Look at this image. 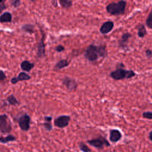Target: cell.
<instances>
[{
	"instance_id": "277c9868",
	"label": "cell",
	"mask_w": 152,
	"mask_h": 152,
	"mask_svg": "<svg viewBox=\"0 0 152 152\" xmlns=\"http://www.w3.org/2000/svg\"><path fill=\"white\" fill-rule=\"evenodd\" d=\"M12 131L11 122L7 114L0 115V132L10 134Z\"/></svg>"
},
{
	"instance_id": "5bb4252c",
	"label": "cell",
	"mask_w": 152,
	"mask_h": 152,
	"mask_svg": "<svg viewBox=\"0 0 152 152\" xmlns=\"http://www.w3.org/2000/svg\"><path fill=\"white\" fill-rule=\"evenodd\" d=\"M34 66V64L31 63L28 61L25 60L21 62L20 64V67L21 69L24 72H30Z\"/></svg>"
},
{
	"instance_id": "44dd1931",
	"label": "cell",
	"mask_w": 152,
	"mask_h": 152,
	"mask_svg": "<svg viewBox=\"0 0 152 152\" xmlns=\"http://www.w3.org/2000/svg\"><path fill=\"white\" fill-rule=\"evenodd\" d=\"M21 30L29 34H33L34 33V26L31 24H25L21 26Z\"/></svg>"
},
{
	"instance_id": "1f68e13d",
	"label": "cell",
	"mask_w": 152,
	"mask_h": 152,
	"mask_svg": "<svg viewBox=\"0 0 152 152\" xmlns=\"http://www.w3.org/2000/svg\"><path fill=\"white\" fill-rule=\"evenodd\" d=\"M52 5H53V6L57 7V1H53L52 2Z\"/></svg>"
},
{
	"instance_id": "ffe728a7",
	"label": "cell",
	"mask_w": 152,
	"mask_h": 152,
	"mask_svg": "<svg viewBox=\"0 0 152 152\" xmlns=\"http://www.w3.org/2000/svg\"><path fill=\"white\" fill-rule=\"evenodd\" d=\"M7 101L10 105H12V106H17L20 104V102L12 94L7 97Z\"/></svg>"
},
{
	"instance_id": "2e32d148",
	"label": "cell",
	"mask_w": 152,
	"mask_h": 152,
	"mask_svg": "<svg viewBox=\"0 0 152 152\" xmlns=\"http://www.w3.org/2000/svg\"><path fill=\"white\" fill-rule=\"evenodd\" d=\"M12 16L11 12H5L0 15V23H11L12 21Z\"/></svg>"
},
{
	"instance_id": "d6986e66",
	"label": "cell",
	"mask_w": 152,
	"mask_h": 152,
	"mask_svg": "<svg viewBox=\"0 0 152 152\" xmlns=\"http://www.w3.org/2000/svg\"><path fill=\"white\" fill-rule=\"evenodd\" d=\"M137 30H138L137 34L139 37L143 38L145 36L147 35V30H146V28H145V26L144 24H140L138 26Z\"/></svg>"
},
{
	"instance_id": "6da1fadb",
	"label": "cell",
	"mask_w": 152,
	"mask_h": 152,
	"mask_svg": "<svg viewBox=\"0 0 152 152\" xmlns=\"http://www.w3.org/2000/svg\"><path fill=\"white\" fill-rule=\"evenodd\" d=\"M108 52L104 45H95L91 44L86 49L84 56L90 62H95L100 58H104L107 56Z\"/></svg>"
},
{
	"instance_id": "ba28073f",
	"label": "cell",
	"mask_w": 152,
	"mask_h": 152,
	"mask_svg": "<svg viewBox=\"0 0 152 152\" xmlns=\"http://www.w3.org/2000/svg\"><path fill=\"white\" fill-rule=\"evenodd\" d=\"M41 32H42V37L39 42H38L37 46V56L39 58H42L44 57L45 55V38H46V35L45 33H44L43 31H42V28L40 29Z\"/></svg>"
},
{
	"instance_id": "cb8c5ba5",
	"label": "cell",
	"mask_w": 152,
	"mask_h": 152,
	"mask_svg": "<svg viewBox=\"0 0 152 152\" xmlns=\"http://www.w3.org/2000/svg\"><path fill=\"white\" fill-rule=\"evenodd\" d=\"M145 24L148 28L152 30V8L146 18Z\"/></svg>"
},
{
	"instance_id": "8992f818",
	"label": "cell",
	"mask_w": 152,
	"mask_h": 152,
	"mask_svg": "<svg viewBox=\"0 0 152 152\" xmlns=\"http://www.w3.org/2000/svg\"><path fill=\"white\" fill-rule=\"evenodd\" d=\"M17 122L18 124L19 127L23 131H28L30 128L31 118L27 113H23L18 117Z\"/></svg>"
},
{
	"instance_id": "4dcf8cb0",
	"label": "cell",
	"mask_w": 152,
	"mask_h": 152,
	"mask_svg": "<svg viewBox=\"0 0 152 152\" xmlns=\"http://www.w3.org/2000/svg\"><path fill=\"white\" fill-rule=\"evenodd\" d=\"M148 138L150 140V141H151L152 142V131H151L150 132H149V134H148Z\"/></svg>"
},
{
	"instance_id": "e0dca14e",
	"label": "cell",
	"mask_w": 152,
	"mask_h": 152,
	"mask_svg": "<svg viewBox=\"0 0 152 152\" xmlns=\"http://www.w3.org/2000/svg\"><path fill=\"white\" fill-rule=\"evenodd\" d=\"M52 120V118L51 116H46L44 117V122L43 123V126L48 131H50L53 128L52 124L51 123Z\"/></svg>"
},
{
	"instance_id": "7402d4cb",
	"label": "cell",
	"mask_w": 152,
	"mask_h": 152,
	"mask_svg": "<svg viewBox=\"0 0 152 152\" xmlns=\"http://www.w3.org/2000/svg\"><path fill=\"white\" fill-rule=\"evenodd\" d=\"M59 3L60 5L64 8H69L72 5V1L69 0H59Z\"/></svg>"
},
{
	"instance_id": "9a60e30c",
	"label": "cell",
	"mask_w": 152,
	"mask_h": 152,
	"mask_svg": "<svg viewBox=\"0 0 152 152\" xmlns=\"http://www.w3.org/2000/svg\"><path fill=\"white\" fill-rule=\"evenodd\" d=\"M70 64V61H68L67 59H61L59 60L54 66L53 69L55 71H58L62 68H64L68 66Z\"/></svg>"
},
{
	"instance_id": "30bf717a",
	"label": "cell",
	"mask_w": 152,
	"mask_h": 152,
	"mask_svg": "<svg viewBox=\"0 0 152 152\" xmlns=\"http://www.w3.org/2000/svg\"><path fill=\"white\" fill-rule=\"evenodd\" d=\"M132 37V35L131 33L126 32L124 33L121 38L118 40V46L119 48L124 49V50H126L128 49V43L129 39Z\"/></svg>"
},
{
	"instance_id": "83f0119b",
	"label": "cell",
	"mask_w": 152,
	"mask_h": 152,
	"mask_svg": "<svg viewBox=\"0 0 152 152\" xmlns=\"http://www.w3.org/2000/svg\"><path fill=\"white\" fill-rule=\"evenodd\" d=\"M7 8V5L4 1H0V13Z\"/></svg>"
},
{
	"instance_id": "f1b7e54d",
	"label": "cell",
	"mask_w": 152,
	"mask_h": 152,
	"mask_svg": "<svg viewBox=\"0 0 152 152\" xmlns=\"http://www.w3.org/2000/svg\"><path fill=\"white\" fill-rule=\"evenodd\" d=\"M6 77L7 76L5 72L4 71L0 69V81H4L5 79H6Z\"/></svg>"
},
{
	"instance_id": "9c48e42d",
	"label": "cell",
	"mask_w": 152,
	"mask_h": 152,
	"mask_svg": "<svg viewBox=\"0 0 152 152\" xmlns=\"http://www.w3.org/2000/svg\"><path fill=\"white\" fill-rule=\"evenodd\" d=\"M62 84L67 88V90L70 91L75 90L78 87V83L76 80L68 76H65L62 78Z\"/></svg>"
},
{
	"instance_id": "f546056e",
	"label": "cell",
	"mask_w": 152,
	"mask_h": 152,
	"mask_svg": "<svg viewBox=\"0 0 152 152\" xmlns=\"http://www.w3.org/2000/svg\"><path fill=\"white\" fill-rule=\"evenodd\" d=\"M145 54L146 57H147L148 58H151L152 57V51L149 49H147L145 51Z\"/></svg>"
},
{
	"instance_id": "5b68a950",
	"label": "cell",
	"mask_w": 152,
	"mask_h": 152,
	"mask_svg": "<svg viewBox=\"0 0 152 152\" xmlns=\"http://www.w3.org/2000/svg\"><path fill=\"white\" fill-rule=\"evenodd\" d=\"M87 142L89 145L99 150H102L104 147H109L110 145L109 142L102 136L87 140Z\"/></svg>"
},
{
	"instance_id": "3957f363",
	"label": "cell",
	"mask_w": 152,
	"mask_h": 152,
	"mask_svg": "<svg viewBox=\"0 0 152 152\" xmlns=\"http://www.w3.org/2000/svg\"><path fill=\"white\" fill-rule=\"evenodd\" d=\"M135 75H137V74L134 71L128 70L124 68H116L110 73V77L117 81L129 79L134 77Z\"/></svg>"
},
{
	"instance_id": "484cf974",
	"label": "cell",
	"mask_w": 152,
	"mask_h": 152,
	"mask_svg": "<svg viewBox=\"0 0 152 152\" xmlns=\"http://www.w3.org/2000/svg\"><path fill=\"white\" fill-rule=\"evenodd\" d=\"M142 115L144 118L148 119H152V112H143Z\"/></svg>"
},
{
	"instance_id": "d4e9b609",
	"label": "cell",
	"mask_w": 152,
	"mask_h": 152,
	"mask_svg": "<svg viewBox=\"0 0 152 152\" xmlns=\"http://www.w3.org/2000/svg\"><path fill=\"white\" fill-rule=\"evenodd\" d=\"M21 1L20 0H12L10 1V4L11 5L14 7V8H17L18 7L20 4H21Z\"/></svg>"
},
{
	"instance_id": "4fadbf2b",
	"label": "cell",
	"mask_w": 152,
	"mask_h": 152,
	"mask_svg": "<svg viewBox=\"0 0 152 152\" xmlns=\"http://www.w3.org/2000/svg\"><path fill=\"white\" fill-rule=\"evenodd\" d=\"M122 134L117 129H112L109 131V140L112 142H117L122 138Z\"/></svg>"
},
{
	"instance_id": "7c38bea8",
	"label": "cell",
	"mask_w": 152,
	"mask_h": 152,
	"mask_svg": "<svg viewBox=\"0 0 152 152\" xmlns=\"http://www.w3.org/2000/svg\"><path fill=\"white\" fill-rule=\"evenodd\" d=\"M30 79H31V76L30 75H28V74H27L24 71H22L18 74L17 77H12L11 79V83L12 84H15L19 81H27Z\"/></svg>"
},
{
	"instance_id": "603a6c76",
	"label": "cell",
	"mask_w": 152,
	"mask_h": 152,
	"mask_svg": "<svg viewBox=\"0 0 152 152\" xmlns=\"http://www.w3.org/2000/svg\"><path fill=\"white\" fill-rule=\"evenodd\" d=\"M78 148L82 152H91V150L83 142H79Z\"/></svg>"
},
{
	"instance_id": "8fae6325",
	"label": "cell",
	"mask_w": 152,
	"mask_h": 152,
	"mask_svg": "<svg viewBox=\"0 0 152 152\" xmlns=\"http://www.w3.org/2000/svg\"><path fill=\"white\" fill-rule=\"evenodd\" d=\"M114 27V23L112 21L104 22L100 27L99 31L102 34H107L110 33Z\"/></svg>"
},
{
	"instance_id": "ac0fdd59",
	"label": "cell",
	"mask_w": 152,
	"mask_h": 152,
	"mask_svg": "<svg viewBox=\"0 0 152 152\" xmlns=\"http://www.w3.org/2000/svg\"><path fill=\"white\" fill-rule=\"evenodd\" d=\"M16 137L12 134H8L6 136H0V142L2 144H7L10 142L16 141Z\"/></svg>"
},
{
	"instance_id": "52a82bcc",
	"label": "cell",
	"mask_w": 152,
	"mask_h": 152,
	"mask_svg": "<svg viewBox=\"0 0 152 152\" xmlns=\"http://www.w3.org/2000/svg\"><path fill=\"white\" fill-rule=\"evenodd\" d=\"M71 121V117L69 115H62L58 116L54 119L53 125L59 128H64L66 127Z\"/></svg>"
},
{
	"instance_id": "7a4b0ae2",
	"label": "cell",
	"mask_w": 152,
	"mask_h": 152,
	"mask_svg": "<svg viewBox=\"0 0 152 152\" xmlns=\"http://www.w3.org/2000/svg\"><path fill=\"white\" fill-rule=\"evenodd\" d=\"M126 6L125 1H119L117 2H112L106 7V10L107 13L112 15H121L124 14Z\"/></svg>"
},
{
	"instance_id": "4316f807",
	"label": "cell",
	"mask_w": 152,
	"mask_h": 152,
	"mask_svg": "<svg viewBox=\"0 0 152 152\" xmlns=\"http://www.w3.org/2000/svg\"><path fill=\"white\" fill-rule=\"evenodd\" d=\"M55 50L58 52H62L65 50V48L64 46H62L61 45H59L55 47Z\"/></svg>"
}]
</instances>
